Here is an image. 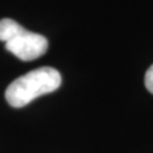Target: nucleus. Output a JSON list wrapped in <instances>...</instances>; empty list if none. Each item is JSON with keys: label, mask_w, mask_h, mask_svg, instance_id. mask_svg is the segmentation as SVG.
Instances as JSON below:
<instances>
[{"label": "nucleus", "mask_w": 153, "mask_h": 153, "mask_svg": "<svg viewBox=\"0 0 153 153\" xmlns=\"http://www.w3.org/2000/svg\"><path fill=\"white\" fill-rule=\"evenodd\" d=\"M61 84V75L55 68L42 66L19 76L8 85L5 98L12 107H23L40 96L51 93Z\"/></svg>", "instance_id": "1"}, {"label": "nucleus", "mask_w": 153, "mask_h": 153, "mask_svg": "<svg viewBox=\"0 0 153 153\" xmlns=\"http://www.w3.org/2000/svg\"><path fill=\"white\" fill-rule=\"evenodd\" d=\"M0 41L5 42V49L23 61L42 56L49 47V41L45 36L27 31L9 18L0 21Z\"/></svg>", "instance_id": "2"}, {"label": "nucleus", "mask_w": 153, "mask_h": 153, "mask_svg": "<svg viewBox=\"0 0 153 153\" xmlns=\"http://www.w3.org/2000/svg\"><path fill=\"white\" fill-rule=\"evenodd\" d=\"M144 84H146L147 89L151 93H153V65H151L149 69L147 70L146 78H144Z\"/></svg>", "instance_id": "3"}]
</instances>
